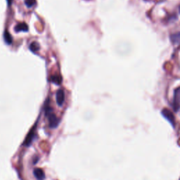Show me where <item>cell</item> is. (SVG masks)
<instances>
[{
	"mask_svg": "<svg viewBox=\"0 0 180 180\" xmlns=\"http://www.w3.org/2000/svg\"><path fill=\"white\" fill-rule=\"evenodd\" d=\"M45 113L46 115L48 116V120H49V124L50 127L52 128H55L59 125V120L56 117L54 113H53L52 108L50 107V106L46 104L45 107Z\"/></svg>",
	"mask_w": 180,
	"mask_h": 180,
	"instance_id": "cell-1",
	"label": "cell"
},
{
	"mask_svg": "<svg viewBox=\"0 0 180 180\" xmlns=\"http://www.w3.org/2000/svg\"><path fill=\"white\" fill-rule=\"evenodd\" d=\"M173 108L176 112L180 108V87L177 88L175 90L174 99H173Z\"/></svg>",
	"mask_w": 180,
	"mask_h": 180,
	"instance_id": "cell-2",
	"label": "cell"
},
{
	"mask_svg": "<svg viewBox=\"0 0 180 180\" xmlns=\"http://www.w3.org/2000/svg\"><path fill=\"white\" fill-rule=\"evenodd\" d=\"M162 115L165 117V118L168 120V121L170 122V124H172L173 126L175 125V119L174 114L171 112L170 110L167 109V108H164V109L162 110Z\"/></svg>",
	"mask_w": 180,
	"mask_h": 180,
	"instance_id": "cell-3",
	"label": "cell"
},
{
	"mask_svg": "<svg viewBox=\"0 0 180 180\" xmlns=\"http://www.w3.org/2000/svg\"><path fill=\"white\" fill-rule=\"evenodd\" d=\"M65 101V93L63 90H59L56 93V102L57 104L60 106H61Z\"/></svg>",
	"mask_w": 180,
	"mask_h": 180,
	"instance_id": "cell-4",
	"label": "cell"
},
{
	"mask_svg": "<svg viewBox=\"0 0 180 180\" xmlns=\"http://www.w3.org/2000/svg\"><path fill=\"white\" fill-rule=\"evenodd\" d=\"M33 174L35 178L38 180H44L45 178V174H44L43 170L41 168H35L33 171Z\"/></svg>",
	"mask_w": 180,
	"mask_h": 180,
	"instance_id": "cell-5",
	"label": "cell"
},
{
	"mask_svg": "<svg viewBox=\"0 0 180 180\" xmlns=\"http://www.w3.org/2000/svg\"><path fill=\"white\" fill-rule=\"evenodd\" d=\"M35 137V129L33 128L30 130V133H29V134H28L27 137H26V139H25V142H24V144H25L26 146H30L31 144V143H32L33 137Z\"/></svg>",
	"mask_w": 180,
	"mask_h": 180,
	"instance_id": "cell-6",
	"label": "cell"
},
{
	"mask_svg": "<svg viewBox=\"0 0 180 180\" xmlns=\"http://www.w3.org/2000/svg\"><path fill=\"white\" fill-rule=\"evenodd\" d=\"M170 40L175 45L180 44V32H175L170 35Z\"/></svg>",
	"mask_w": 180,
	"mask_h": 180,
	"instance_id": "cell-7",
	"label": "cell"
},
{
	"mask_svg": "<svg viewBox=\"0 0 180 180\" xmlns=\"http://www.w3.org/2000/svg\"><path fill=\"white\" fill-rule=\"evenodd\" d=\"M15 30L16 32H28V27L25 23H21L15 27Z\"/></svg>",
	"mask_w": 180,
	"mask_h": 180,
	"instance_id": "cell-8",
	"label": "cell"
},
{
	"mask_svg": "<svg viewBox=\"0 0 180 180\" xmlns=\"http://www.w3.org/2000/svg\"><path fill=\"white\" fill-rule=\"evenodd\" d=\"M4 40H5V42H6V43L7 44H11L12 43V42H13L12 37L7 30H5V32H4Z\"/></svg>",
	"mask_w": 180,
	"mask_h": 180,
	"instance_id": "cell-9",
	"label": "cell"
},
{
	"mask_svg": "<svg viewBox=\"0 0 180 180\" xmlns=\"http://www.w3.org/2000/svg\"><path fill=\"white\" fill-rule=\"evenodd\" d=\"M52 81L53 83H54L57 85H59L62 82V77L59 75H55L52 77Z\"/></svg>",
	"mask_w": 180,
	"mask_h": 180,
	"instance_id": "cell-10",
	"label": "cell"
},
{
	"mask_svg": "<svg viewBox=\"0 0 180 180\" xmlns=\"http://www.w3.org/2000/svg\"><path fill=\"white\" fill-rule=\"evenodd\" d=\"M30 49L32 51V52H36L37 51H38L39 49V46L38 43L37 42H32V44L30 45Z\"/></svg>",
	"mask_w": 180,
	"mask_h": 180,
	"instance_id": "cell-11",
	"label": "cell"
},
{
	"mask_svg": "<svg viewBox=\"0 0 180 180\" xmlns=\"http://www.w3.org/2000/svg\"><path fill=\"white\" fill-rule=\"evenodd\" d=\"M25 2L28 7H32L36 4V0H25Z\"/></svg>",
	"mask_w": 180,
	"mask_h": 180,
	"instance_id": "cell-12",
	"label": "cell"
},
{
	"mask_svg": "<svg viewBox=\"0 0 180 180\" xmlns=\"http://www.w3.org/2000/svg\"><path fill=\"white\" fill-rule=\"evenodd\" d=\"M179 13H180V6H179Z\"/></svg>",
	"mask_w": 180,
	"mask_h": 180,
	"instance_id": "cell-13",
	"label": "cell"
}]
</instances>
